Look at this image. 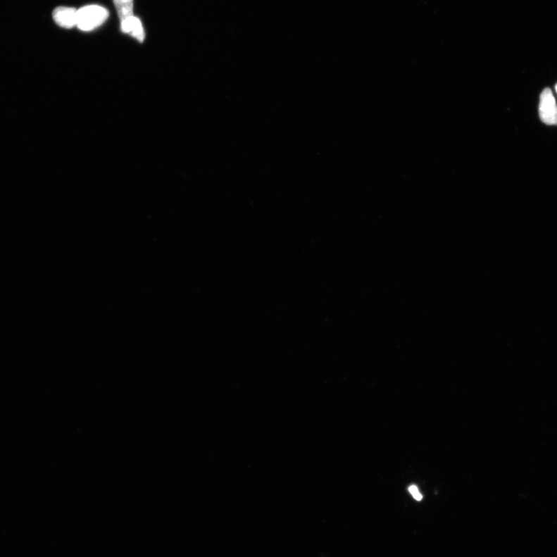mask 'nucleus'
<instances>
[{
  "label": "nucleus",
  "instance_id": "f257e3e1",
  "mask_svg": "<svg viewBox=\"0 0 557 557\" xmlns=\"http://www.w3.org/2000/svg\"><path fill=\"white\" fill-rule=\"evenodd\" d=\"M108 18L106 8L98 5L86 6L77 11L76 26L82 31H90L103 25Z\"/></svg>",
  "mask_w": 557,
  "mask_h": 557
},
{
  "label": "nucleus",
  "instance_id": "f03ea898",
  "mask_svg": "<svg viewBox=\"0 0 557 557\" xmlns=\"http://www.w3.org/2000/svg\"><path fill=\"white\" fill-rule=\"evenodd\" d=\"M539 116L546 125H557V106L553 94L550 89H545L540 95Z\"/></svg>",
  "mask_w": 557,
  "mask_h": 557
},
{
  "label": "nucleus",
  "instance_id": "7ed1b4c3",
  "mask_svg": "<svg viewBox=\"0 0 557 557\" xmlns=\"http://www.w3.org/2000/svg\"><path fill=\"white\" fill-rule=\"evenodd\" d=\"M76 13L74 8L60 6L53 12V18L63 28L70 29L76 26Z\"/></svg>",
  "mask_w": 557,
  "mask_h": 557
},
{
  "label": "nucleus",
  "instance_id": "20e7f679",
  "mask_svg": "<svg viewBox=\"0 0 557 557\" xmlns=\"http://www.w3.org/2000/svg\"><path fill=\"white\" fill-rule=\"evenodd\" d=\"M121 29L123 33L129 34L142 43L145 39L144 30L140 20L132 17L121 22Z\"/></svg>",
  "mask_w": 557,
  "mask_h": 557
},
{
  "label": "nucleus",
  "instance_id": "39448f33",
  "mask_svg": "<svg viewBox=\"0 0 557 557\" xmlns=\"http://www.w3.org/2000/svg\"><path fill=\"white\" fill-rule=\"evenodd\" d=\"M113 3L121 22L134 17L133 0H113Z\"/></svg>",
  "mask_w": 557,
  "mask_h": 557
},
{
  "label": "nucleus",
  "instance_id": "423d86ee",
  "mask_svg": "<svg viewBox=\"0 0 557 557\" xmlns=\"http://www.w3.org/2000/svg\"><path fill=\"white\" fill-rule=\"evenodd\" d=\"M409 491L411 493V495L413 496V498L415 500H418V501H421L422 500L423 496H422L421 494L420 493L419 489L417 487V486L411 485V487L409 488Z\"/></svg>",
  "mask_w": 557,
  "mask_h": 557
},
{
  "label": "nucleus",
  "instance_id": "0eeeda50",
  "mask_svg": "<svg viewBox=\"0 0 557 557\" xmlns=\"http://www.w3.org/2000/svg\"><path fill=\"white\" fill-rule=\"evenodd\" d=\"M555 89H556V93H557V84L556 85V87H555Z\"/></svg>",
  "mask_w": 557,
  "mask_h": 557
}]
</instances>
